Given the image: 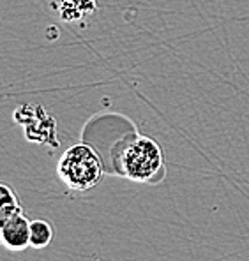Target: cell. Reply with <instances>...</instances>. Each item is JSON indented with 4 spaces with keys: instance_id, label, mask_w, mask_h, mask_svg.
I'll return each instance as SVG.
<instances>
[{
    "instance_id": "6da1fadb",
    "label": "cell",
    "mask_w": 249,
    "mask_h": 261,
    "mask_svg": "<svg viewBox=\"0 0 249 261\" xmlns=\"http://www.w3.org/2000/svg\"><path fill=\"white\" fill-rule=\"evenodd\" d=\"M112 173L131 182H158L164 171V153L161 145L148 136H131L124 145L113 148Z\"/></svg>"
},
{
    "instance_id": "7a4b0ae2",
    "label": "cell",
    "mask_w": 249,
    "mask_h": 261,
    "mask_svg": "<svg viewBox=\"0 0 249 261\" xmlns=\"http://www.w3.org/2000/svg\"><path fill=\"white\" fill-rule=\"evenodd\" d=\"M105 173V163L99 157V152L85 141L71 145L57 163L60 182L76 193L94 189Z\"/></svg>"
},
{
    "instance_id": "3957f363",
    "label": "cell",
    "mask_w": 249,
    "mask_h": 261,
    "mask_svg": "<svg viewBox=\"0 0 249 261\" xmlns=\"http://www.w3.org/2000/svg\"><path fill=\"white\" fill-rule=\"evenodd\" d=\"M0 245L13 252L30 247V221L23 210L0 217Z\"/></svg>"
},
{
    "instance_id": "277c9868",
    "label": "cell",
    "mask_w": 249,
    "mask_h": 261,
    "mask_svg": "<svg viewBox=\"0 0 249 261\" xmlns=\"http://www.w3.org/2000/svg\"><path fill=\"white\" fill-rule=\"evenodd\" d=\"M53 226L44 219H34L30 221V247L44 249L53 242Z\"/></svg>"
},
{
    "instance_id": "5b68a950",
    "label": "cell",
    "mask_w": 249,
    "mask_h": 261,
    "mask_svg": "<svg viewBox=\"0 0 249 261\" xmlns=\"http://www.w3.org/2000/svg\"><path fill=\"white\" fill-rule=\"evenodd\" d=\"M23 210L20 205V198L14 193V189L9 184L0 182V217H6L13 212Z\"/></svg>"
}]
</instances>
